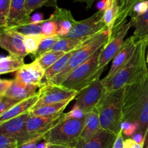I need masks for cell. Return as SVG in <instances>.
Returning a JSON list of instances; mask_svg holds the SVG:
<instances>
[{
	"label": "cell",
	"mask_w": 148,
	"mask_h": 148,
	"mask_svg": "<svg viewBox=\"0 0 148 148\" xmlns=\"http://www.w3.org/2000/svg\"><path fill=\"white\" fill-rule=\"evenodd\" d=\"M17 146L18 142L15 139L0 134V148H16Z\"/></svg>",
	"instance_id": "cell-37"
},
{
	"label": "cell",
	"mask_w": 148,
	"mask_h": 148,
	"mask_svg": "<svg viewBox=\"0 0 148 148\" xmlns=\"http://www.w3.org/2000/svg\"><path fill=\"white\" fill-rule=\"evenodd\" d=\"M48 148H72L70 147H66V146H63V145H51Z\"/></svg>",
	"instance_id": "cell-50"
},
{
	"label": "cell",
	"mask_w": 148,
	"mask_h": 148,
	"mask_svg": "<svg viewBox=\"0 0 148 148\" xmlns=\"http://www.w3.org/2000/svg\"><path fill=\"white\" fill-rule=\"evenodd\" d=\"M75 2H79V3H83L85 4V7L87 9L91 8L92 6L93 3L95 2L96 0H72Z\"/></svg>",
	"instance_id": "cell-47"
},
{
	"label": "cell",
	"mask_w": 148,
	"mask_h": 148,
	"mask_svg": "<svg viewBox=\"0 0 148 148\" xmlns=\"http://www.w3.org/2000/svg\"><path fill=\"white\" fill-rule=\"evenodd\" d=\"M29 111L0 124V134L15 139L19 145L44 135H31L26 128V122L30 117Z\"/></svg>",
	"instance_id": "cell-10"
},
{
	"label": "cell",
	"mask_w": 148,
	"mask_h": 148,
	"mask_svg": "<svg viewBox=\"0 0 148 148\" xmlns=\"http://www.w3.org/2000/svg\"><path fill=\"white\" fill-rule=\"evenodd\" d=\"M104 9H101L88 18L75 21L67 36L74 38H90L98 33L108 30L103 22Z\"/></svg>",
	"instance_id": "cell-7"
},
{
	"label": "cell",
	"mask_w": 148,
	"mask_h": 148,
	"mask_svg": "<svg viewBox=\"0 0 148 148\" xmlns=\"http://www.w3.org/2000/svg\"><path fill=\"white\" fill-rule=\"evenodd\" d=\"M124 148H143V145L138 144L132 138H127L124 142Z\"/></svg>",
	"instance_id": "cell-44"
},
{
	"label": "cell",
	"mask_w": 148,
	"mask_h": 148,
	"mask_svg": "<svg viewBox=\"0 0 148 148\" xmlns=\"http://www.w3.org/2000/svg\"><path fill=\"white\" fill-rule=\"evenodd\" d=\"M132 26L134 27L133 36L137 40H148V10L142 15L131 17Z\"/></svg>",
	"instance_id": "cell-23"
},
{
	"label": "cell",
	"mask_w": 148,
	"mask_h": 148,
	"mask_svg": "<svg viewBox=\"0 0 148 148\" xmlns=\"http://www.w3.org/2000/svg\"><path fill=\"white\" fill-rule=\"evenodd\" d=\"M132 27L131 22L127 23L114 37L110 39L106 44L103 46L98 58V72L102 74L106 65L114 59L120 51L124 43V38L127 36L129 30Z\"/></svg>",
	"instance_id": "cell-11"
},
{
	"label": "cell",
	"mask_w": 148,
	"mask_h": 148,
	"mask_svg": "<svg viewBox=\"0 0 148 148\" xmlns=\"http://www.w3.org/2000/svg\"><path fill=\"white\" fill-rule=\"evenodd\" d=\"M50 19L57 24V36L59 37H65L70 31L76 20L72 16L70 10L66 9L56 7L55 11L51 14Z\"/></svg>",
	"instance_id": "cell-19"
},
{
	"label": "cell",
	"mask_w": 148,
	"mask_h": 148,
	"mask_svg": "<svg viewBox=\"0 0 148 148\" xmlns=\"http://www.w3.org/2000/svg\"><path fill=\"white\" fill-rule=\"evenodd\" d=\"M63 118V113L53 116H34L30 115L26 122V128L31 135H44Z\"/></svg>",
	"instance_id": "cell-14"
},
{
	"label": "cell",
	"mask_w": 148,
	"mask_h": 148,
	"mask_svg": "<svg viewBox=\"0 0 148 148\" xmlns=\"http://www.w3.org/2000/svg\"><path fill=\"white\" fill-rule=\"evenodd\" d=\"M84 123L85 117L66 120L63 118L44 134L43 140L51 145L75 148L80 137Z\"/></svg>",
	"instance_id": "cell-5"
},
{
	"label": "cell",
	"mask_w": 148,
	"mask_h": 148,
	"mask_svg": "<svg viewBox=\"0 0 148 148\" xmlns=\"http://www.w3.org/2000/svg\"><path fill=\"white\" fill-rule=\"evenodd\" d=\"M124 88L113 91H105L95 111L99 117L101 129L117 135L121 130L124 107Z\"/></svg>",
	"instance_id": "cell-3"
},
{
	"label": "cell",
	"mask_w": 148,
	"mask_h": 148,
	"mask_svg": "<svg viewBox=\"0 0 148 148\" xmlns=\"http://www.w3.org/2000/svg\"><path fill=\"white\" fill-rule=\"evenodd\" d=\"M38 88L40 87L38 85H25L15 79H13L12 84L4 96L20 102L36 95L38 93L36 91Z\"/></svg>",
	"instance_id": "cell-20"
},
{
	"label": "cell",
	"mask_w": 148,
	"mask_h": 148,
	"mask_svg": "<svg viewBox=\"0 0 148 148\" xmlns=\"http://www.w3.org/2000/svg\"><path fill=\"white\" fill-rule=\"evenodd\" d=\"M0 47L10 55L24 58L27 54L24 44V36L12 27H0Z\"/></svg>",
	"instance_id": "cell-12"
},
{
	"label": "cell",
	"mask_w": 148,
	"mask_h": 148,
	"mask_svg": "<svg viewBox=\"0 0 148 148\" xmlns=\"http://www.w3.org/2000/svg\"><path fill=\"white\" fill-rule=\"evenodd\" d=\"M59 36H51V37H45L39 45V47L36 53L33 55L36 59H38L40 56L49 52L51 50L53 46L56 43V42L59 40Z\"/></svg>",
	"instance_id": "cell-33"
},
{
	"label": "cell",
	"mask_w": 148,
	"mask_h": 148,
	"mask_svg": "<svg viewBox=\"0 0 148 148\" xmlns=\"http://www.w3.org/2000/svg\"><path fill=\"white\" fill-rule=\"evenodd\" d=\"M122 122L136 124L137 133L145 136L148 130V77L124 88Z\"/></svg>",
	"instance_id": "cell-1"
},
{
	"label": "cell",
	"mask_w": 148,
	"mask_h": 148,
	"mask_svg": "<svg viewBox=\"0 0 148 148\" xmlns=\"http://www.w3.org/2000/svg\"><path fill=\"white\" fill-rule=\"evenodd\" d=\"M118 14L119 5L116 0H106L103 14V22L109 32V38Z\"/></svg>",
	"instance_id": "cell-26"
},
{
	"label": "cell",
	"mask_w": 148,
	"mask_h": 148,
	"mask_svg": "<svg viewBox=\"0 0 148 148\" xmlns=\"http://www.w3.org/2000/svg\"><path fill=\"white\" fill-rule=\"evenodd\" d=\"M71 101H72V100H68V101L43 106L36 108V109L30 110L29 113H30V116H53L56 115V114H62L64 109L67 106V105Z\"/></svg>",
	"instance_id": "cell-27"
},
{
	"label": "cell",
	"mask_w": 148,
	"mask_h": 148,
	"mask_svg": "<svg viewBox=\"0 0 148 148\" xmlns=\"http://www.w3.org/2000/svg\"><path fill=\"white\" fill-rule=\"evenodd\" d=\"M124 135H123L122 131L120 132L116 135V140L113 145L112 148H124Z\"/></svg>",
	"instance_id": "cell-43"
},
{
	"label": "cell",
	"mask_w": 148,
	"mask_h": 148,
	"mask_svg": "<svg viewBox=\"0 0 148 148\" xmlns=\"http://www.w3.org/2000/svg\"><path fill=\"white\" fill-rule=\"evenodd\" d=\"M119 5V14L114 24L109 40L116 36L127 24V20L132 17L135 6L143 0H116Z\"/></svg>",
	"instance_id": "cell-18"
},
{
	"label": "cell",
	"mask_w": 148,
	"mask_h": 148,
	"mask_svg": "<svg viewBox=\"0 0 148 148\" xmlns=\"http://www.w3.org/2000/svg\"><path fill=\"white\" fill-rule=\"evenodd\" d=\"M147 43H148V40H147Z\"/></svg>",
	"instance_id": "cell-53"
},
{
	"label": "cell",
	"mask_w": 148,
	"mask_h": 148,
	"mask_svg": "<svg viewBox=\"0 0 148 148\" xmlns=\"http://www.w3.org/2000/svg\"><path fill=\"white\" fill-rule=\"evenodd\" d=\"M51 145L50 143H47L46 141H44V140H43V143H40L38 144L37 148H48L50 147Z\"/></svg>",
	"instance_id": "cell-48"
},
{
	"label": "cell",
	"mask_w": 148,
	"mask_h": 148,
	"mask_svg": "<svg viewBox=\"0 0 148 148\" xmlns=\"http://www.w3.org/2000/svg\"><path fill=\"white\" fill-rule=\"evenodd\" d=\"M42 23L43 22L40 23H27L12 28L24 36L42 35Z\"/></svg>",
	"instance_id": "cell-29"
},
{
	"label": "cell",
	"mask_w": 148,
	"mask_h": 148,
	"mask_svg": "<svg viewBox=\"0 0 148 148\" xmlns=\"http://www.w3.org/2000/svg\"><path fill=\"white\" fill-rule=\"evenodd\" d=\"M65 53H66L50 51L49 52H46V53L40 56L38 59H35V60L37 61L40 64V66L45 70H46L48 68H49L51 65H53L58 59H59L62 56H63Z\"/></svg>",
	"instance_id": "cell-30"
},
{
	"label": "cell",
	"mask_w": 148,
	"mask_h": 148,
	"mask_svg": "<svg viewBox=\"0 0 148 148\" xmlns=\"http://www.w3.org/2000/svg\"><path fill=\"white\" fill-rule=\"evenodd\" d=\"M43 21V14L38 13L34 14L33 17H30L28 23H40Z\"/></svg>",
	"instance_id": "cell-46"
},
{
	"label": "cell",
	"mask_w": 148,
	"mask_h": 148,
	"mask_svg": "<svg viewBox=\"0 0 148 148\" xmlns=\"http://www.w3.org/2000/svg\"><path fill=\"white\" fill-rule=\"evenodd\" d=\"M85 114L79 109L77 106H74L73 108L69 112L64 114V118L65 120L71 119H82L84 118Z\"/></svg>",
	"instance_id": "cell-40"
},
{
	"label": "cell",
	"mask_w": 148,
	"mask_h": 148,
	"mask_svg": "<svg viewBox=\"0 0 148 148\" xmlns=\"http://www.w3.org/2000/svg\"><path fill=\"white\" fill-rule=\"evenodd\" d=\"M58 26L57 24L51 19L43 20L42 23V33L46 37L57 36Z\"/></svg>",
	"instance_id": "cell-34"
},
{
	"label": "cell",
	"mask_w": 148,
	"mask_h": 148,
	"mask_svg": "<svg viewBox=\"0 0 148 148\" xmlns=\"http://www.w3.org/2000/svg\"><path fill=\"white\" fill-rule=\"evenodd\" d=\"M13 80L10 79H0V95H5L6 92L12 84Z\"/></svg>",
	"instance_id": "cell-42"
},
{
	"label": "cell",
	"mask_w": 148,
	"mask_h": 148,
	"mask_svg": "<svg viewBox=\"0 0 148 148\" xmlns=\"http://www.w3.org/2000/svg\"><path fill=\"white\" fill-rule=\"evenodd\" d=\"M102 79H97L80 90L75 98V106L85 114L94 111L105 92Z\"/></svg>",
	"instance_id": "cell-9"
},
{
	"label": "cell",
	"mask_w": 148,
	"mask_h": 148,
	"mask_svg": "<svg viewBox=\"0 0 148 148\" xmlns=\"http://www.w3.org/2000/svg\"><path fill=\"white\" fill-rule=\"evenodd\" d=\"M101 129L99 117L96 111H94L88 113L85 116V123L79 140H89L96 134Z\"/></svg>",
	"instance_id": "cell-22"
},
{
	"label": "cell",
	"mask_w": 148,
	"mask_h": 148,
	"mask_svg": "<svg viewBox=\"0 0 148 148\" xmlns=\"http://www.w3.org/2000/svg\"><path fill=\"white\" fill-rule=\"evenodd\" d=\"M4 95H0V101H1V100L3 99V98H4Z\"/></svg>",
	"instance_id": "cell-51"
},
{
	"label": "cell",
	"mask_w": 148,
	"mask_h": 148,
	"mask_svg": "<svg viewBox=\"0 0 148 148\" xmlns=\"http://www.w3.org/2000/svg\"><path fill=\"white\" fill-rule=\"evenodd\" d=\"M45 69L40 64L35 60L32 63L25 64L16 72L15 80L25 85H38L40 88L43 85L42 80L45 76Z\"/></svg>",
	"instance_id": "cell-13"
},
{
	"label": "cell",
	"mask_w": 148,
	"mask_h": 148,
	"mask_svg": "<svg viewBox=\"0 0 148 148\" xmlns=\"http://www.w3.org/2000/svg\"><path fill=\"white\" fill-rule=\"evenodd\" d=\"M40 140H43V137H38V138L34 139V140L26 142V143H23V144L19 145L16 148H37L38 143Z\"/></svg>",
	"instance_id": "cell-41"
},
{
	"label": "cell",
	"mask_w": 148,
	"mask_h": 148,
	"mask_svg": "<svg viewBox=\"0 0 148 148\" xmlns=\"http://www.w3.org/2000/svg\"><path fill=\"white\" fill-rule=\"evenodd\" d=\"M30 15L26 9V0H11L7 27H12L29 23Z\"/></svg>",
	"instance_id": "cell-17"
},
{
	"label": "cell",
	"mask_w": 148,
	"mask_h": 148,
	"mask_svg": "<svg viewBox=\"0 0 148 148\" xmlns=\"http://www.w3.org/2000/svg\"><path fill=\"white\" fill-rule=\"evenodd\" d=\"M133 140L136 142L138 144L144 145V141H145V137L140 133H135L132 137H131Z\"/></svg>",
	"instance_id": "cell-45"
},
{
	"label": "cell",
	"mask_w": 148,
	"mask_h": 148,
	"mask_svg": "<svg viewBox=\"0 0 148 148\" xmlns=\"http://www.w3.org/2000/svg\"><path fill=\"white\" fill-rule=\"evenodd\" d=\"M11 0H0V27H7Z\"/></svg>",
	"instance_id": "cell-35"
},
{
	"label": "cell",
	"mask_w": 148,
	"mask_h": 148,
	"mask_svg": "<svg viewBox=\"0 0 148 148\" xmlns=\"http://www.w3.org/2000/svg\"><path fill=\"white\" fill-rule=\"evenodd\" d=\"M38 100V95L37 93L31 98L17 103L0 116V124L30 111L36 105Z\"/></svg>",
	"instance_id": "cell-21"
},
{
	"label": "cell",
	"mask_w": 148,
	"mask_h": 148,
	"mask_svg": "<svg viewBox=\"0 0 148 148\" xmlns=\"http://www.w3.org/2000/svg\"><path fill=\"white\" fill-rule=\"evenodd\" d=\"M147 40H139L132 57L119 71L109 77L102 79L106 91H113L143 80L148 77V68L145 59Z\"/></svg>",
	"instance_id": "cell-2"
},
{
	"label": "cell",
	"mask_w": 148,
	"mask_h": 148,
	"mask_svg": "<svg viewBox=\"0 0 148 148\" xmlns=\"http://www.w3.org/2000/svg\"><path fill=\"white\" fill-rule=\"evenodd\" d=\"M121 130L123 135L131 138L135 133L137 132V126L134 124L129 122H122L121 124Z\"/></svg>",
	"instance_id": "cell-36"
},
{
	"label": "cell",
	"mask_w": 148,
	"mask_h": 148,
	"mask_svg": "<svg viewBox=\"0 0 148 148\" xmlns=\"http://www.w3.org/2000/svg\"><path fill=\"white\" fill-rule=\"evenodd\" d=\"M116 134L101 129L96 134L89 140H79L75 148H112Z\"/></svg>",
	"instance_id": "cell-16"
},
{
	"label": "cell",
	"mask_w": 148,
	"mask_h": 148,
	"mask_svg": "<svg viewBox=\"0 0 148 148\" xmlns=\"http://www.w3.org/2000/svg\"><path fill=\"white\" fill-rule=\"evenodd\" d=\"M139 40L133 36L124 40L122 48L113 59L112 65L106 77L112 76L131 59L137 49Z\"/></svg>",
	"instance_id": "cell-15"
},
{
	"label": "cell",
	"mask_w": 148,
	"mask_h": 148,
	"mask_svg": "<svg viewBox=\"0 0 148 148\" xmlns=\"http://www.w3.org/2000/svg\"><path fill=\"white\" fill-rule=\"evenodd\" d=\"M103 46L100 48L86 62L72 71V73L60 85L68 89L79 92L94 80L99 79L101 73L98 72V58Z\"/></svg>",
	"instance_id": "cell-6"
},
{
	"label": "cell",
	"mask_w": 148,
	"mask_h": 148,
	"mask_svg": "<svg viewBox=\"0 0 148 148\" xmlns=\"http://www.w3.org/2000/svg\"><path fill=\"white\" fill-rule=\"evenodd\" d=\"M17 103L19 102L15 100L4 96L3 99L0 101V116L4 114V112H6L8 109H10L13 106L17 104Z\"/></svg>",
	"instance_id": "cell-38"
},
{
	"label": "cell",
	"mask_w": 148,
	"mask_h": 148,
	"mask_svg": "<svg viewBox=\"0 0 148 148\" xmlns=\"http://www.w3.org/2000/svg\"><path fill=\"white\" fill-rule=\"evenodd\" d=\"M89 38H74L68 37H59L51 51L68 53L82 46Z\"/></svg>",
	"instance_id": "cell-25"
},
{
	"label": "cell",
	"mask_w": 148,
	"mask_h": 148,
	"mask_svg": "<svg viewBox=\"0 0 148 148\" xmlns=\"http://www.w3.org/2000/svg\"><path fill=\"white\" fill-rule=\"evenodd\" d=\"M146 62L148 64V51H147V60H146Z\"/></svg>",
	"instance_id": "cell-52"
},
{
	"label": "cell",
	"mask_w": 148,
	"mask_h": 148,
	"mask_svg": "<svg viewBox=\"0 0 148 148\" xmlns=\"http://www.w3.org/2000/svg\"><path fill=\"white\" fill-rule=\"evenodd\" d=\"M143 148H148V130L147 132H146L145 136V141H144Z\"/></svg>",
	"instance_id": "cell-49"
},
{
	"label": "cell",
	"mask_w": 148,
	"mask_h": 148,
	"mask_svg": "<svg viewBox=\"0 0 148 148\" xmlns=\"http://www.w3.org/2000/svg\"><path fill=\"white\" fill-rule=\"evenodd\" d=\"M109 40V32L108 30H103L95 36L90 38L81 46L75 50L69 62L64 69L56 75L49 83L61 85L66 77L72 73V71L86 62L98 49Z\"/></svg>",
	"instance_id": "cell-4"
},
{
	"label": "cell",
	"mask_w": 148,
	"mask_h": 148,
	"mask_svg": "<svg viewBox=\"0 0 148 148\" xmlns=\"http://www.w3.org/2000/svg\"><path fill=\"white\" fill-rule=\"evenodd\" d=\"M24 58L10 56L0 58V75L17 72L24 65Z\"/></svg>",
	"instance_id": "cell-28"
},
{
	"label": "cell",
	"mask_w": 148,
	"mask_h": 148,
	"mask_svg": "<svg viewBox=\"0 0 148 148\" xmlns=\"http://www.w3.org/2000/svg\"><path fill=\"white\" fill-rule=\"evenodd\" d=\"M46 36L42 35L24 36V44L27 54L33 55L36 52L43 39Z\"/></svg>",
	"instance_id": "cell-31"
},
{
	"label": "cell",
	"mask_w": 148,
	"mask_h": 148,
	"mask_svg": "<svg viewBox=\"0 0 148 148\" xmlns=\"http://www.w3.org/2000/svg\"><path fill=\"white\" fill-rule=\"evenodd\" d=\"M79 92L68 89L60 85L43 83L38 92V100L31 110L49 104L58 103L76 98Z\"/></svg>",
	"instance_id": "cell-8"
},
{
	"label": "cell",
	"mask_w": 148,
	"mask_h": 148,
	"mask_svg": "<svg viewBox=\"0 0 148 148\" xmlns=\"http://www.w3.org/2000/svg\"><path fill=\"white\" fill-rule=\"evenodd\" d=\"M59 0H26V9L30 15L32 12L43 7H50L56 9L58 7Z\"/></svg>",
	"instance_id": "cell-32"
},
{
	"label": "cell",
	"mask_w": 148,
	"mask_h": 148,
	"mask_svg": "<svg viewBox=\"0 0 148 148\" xmlns=\"http://www.w3.org/2000/svg\"><path fill=\"white\" fill-rule=\"evenodd\" d=\"M78 49V48H77ZM76 50V49H75ZM75 50L69 51L68 53H65L63 56L58 59L53 65L48 68L46 71H45V76H44V82L43 83H49L57 75H59L62 70L65 68L66 64L69 62V59L72 56L73 53H75Z\"/></svg>",
	"instance_id": "cell-24"
},
{
	"label": "cell",
	"mask_w": 148,
	"mask_h": 148,
	"mask_svg": "<svg viewBox=\"0 0 148 148\" xmlns=\"http://www.w3.org/2000/svg\"><path fill=\"white\" fill-rule=\"evenodd\" d=\"M148 10V0H143L135 6L133 10L132 15L131 17H136L142 15Z\"/></svg>",
	"instance_id": "cell-39"
}]
</instances>
